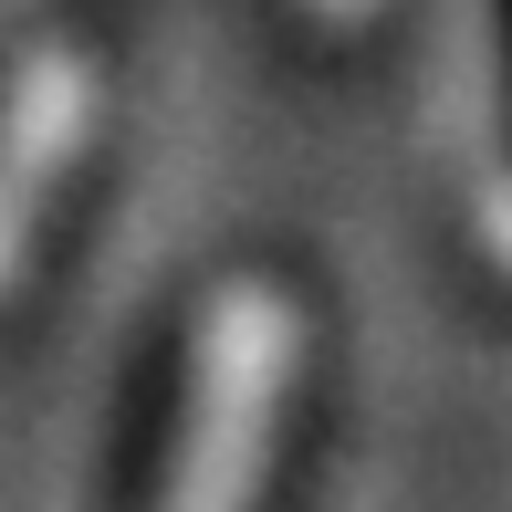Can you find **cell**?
<instances>
[{
    "label": "cell",
    "mask_w": 512,
    "mask_h": 512,
    "mask_svg": "<svg viewBox=\"0 0 512 512\" xmlns=\"http://www.w3.org/2000/svg\"><path fill=\"white\" fill-rule=\"evenodd\" d=\"M293 356H304V324L272 283H230L199 314V377H189L178 471H168L157 512H251L262 502V450L283 429Z\"/></svg>",
    "instance_id": "1"
},
{
    "label": "cell",
    "mask_w": 512,
    "mask_h": 512,
    "mask_svg": "<svg viewBox=\"0 0 512 512\" xmlns=\"http://www.w3.org/2000/svg\"><path fill=\"white\" fill-rule=\"evenodd\" d=\"M84 126H95V74H84L74 53L21 63L11 105H0V293H11V272L32 262L42 199H53L63 168L84 157Z\"/></svg>",
    "instance_id": "2"
},
{
    "label": "cell",
    "mask_w": 512,
    "mask_h": 512,
    "mask_svg": "<svg viewBox=\"0 0 512 512\" xmlns=\"http://www.w3.org/2000/svg\"><path fill=\"white\" fill-rule=\"evenodd\" d=\"M481 241H492V251H502V262H512V189H502L492 209H481Z\"/></svg>",
    "instance_id": "3"
},
{
    "label": "cell",
    "mask_w": 512,
    "mask_h": 512,
    "mask_svg": "<svg viewBox=\"0 0 512 512\" xmlns=\"http://www.w3.org/2000/svg\"><path fill=\"white\" fill-rule=\"evenodd\" d=\"M324 11H356V0H324Z\"/></svg>",
    "instance_id": "4"
}]
</instances>
